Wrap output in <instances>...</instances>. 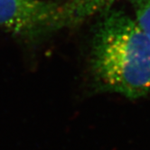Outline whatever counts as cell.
I'll return each mask as SVG.
<instances>
[{"mask_svg":"<svg viewBox=\"0 0 150 150\" xmlns=\"http://www.w3.org/2000/svg\"><path fill=\"white\" fill-rule=\"evenodd\" d=\"M91 72L99 91L131 100L150 97V41L120 9L100 14L91 41Z\"/></svg>","mask_w":150,"mask_h":150,"instance_id":"1","label":"cell"},{"mask_svg":"<svg viewBox=\"0 0 150 150\" xmlns=\"http://www.w3.org/2000/svg\"><path fill=\"white\" fill-rule=\"evenodd\" d=\"M59 5L45 0H0V28L35 41L56 32Z\"/></svg>","mask_w":150,"mask_h":150,"instance_id":"2","label":"cell"},{"mask_svg":"<svg viewBox=\"0 0 150 150\" xmlns=\"http://www.w3.org/2000/svg\"><path fill=\"white\" fill-rule=\"evenodd\" d=\"M121 0H66L59 5L56 31L76 26ZM131 1V0H129Z\"/></svg>","mask_w":150,"mask_h":150,"instance_id":"3","label":"cell"},{"mask_svg":"<svg viewBox=\"0 0 150 150\" xmlns=\"http://www.w3.org/2000/svg\"><path fill=\"white\" fill-rule=\"evenodd\" d=\"M135 20L150 41V0H131Z\"/></svg>","mask_w":150,"mask_h":150,"instance_id":"4","label":"cell"}]
</instances>
